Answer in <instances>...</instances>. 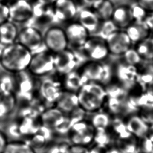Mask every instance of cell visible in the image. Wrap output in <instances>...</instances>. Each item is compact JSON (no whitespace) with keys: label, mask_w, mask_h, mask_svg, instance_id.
<instances>
[{"label":"cell","mask_w":153,"mask_h":153,"mask_svg":"<svg viewBox=\"0 0 153 153\" xmlns=\"http://www.w3.org/2000/svg\"><path fill=\"white\" fill-rule=\"evenodd\" d=\"M10 20L16 24L29 22L33 15V5L29 0H14L8 5Z\"/></svg>","instance_id":"obj_7"},{"label":"cell","mask_w":153,"mask_h":153,"mask_svg":"<svg viewBox=\"0 0 153 153\" xmlns=\"http://www.w3.org/2000/svg\"><path fill=\"white\" fill-rule=\"evenodd\" d=\"M111 21L118 29H126L134 21L131 5L121 4L116 6L112 15Z\"/></svg>","instance_id":"obj_17"},{"label":"cell","mask_w":153,"mask_h":153,"mask_svg":"<svg viewBox=\"0 0 153 153\" xmlns=\"http://www.w3.org/2000/svg\"><path fill=\"white\" fill-rule=\"evenodd\" d=\"M82 1L85 4L91 7V5H93L94 4H95V3L99 1L100 0H82Z\"/></svg>","instance_id":"obj_49"},{"label":"cell","mask_w":153,"mask_h":153,"mask_svg":"<svg viewBox=\"0 0 153 153\" xmlns=\"http://www.w3.org/2000/svg\"><path fill=\"white\" fill-rule=\"evenodd\" d=\"M122 56H123L124 62L133 66H137L143 60L135 49L132 47L127 50Z\"/></svg>","instance_id":"obj_36"},{"label":"cell","mask_w":153,"mask_h":153,"mask_svg":"<svg viewBox=\"0 0 153 153\" xmlns=\"http://www.w3.org/2000/svg\"><path fill=\"white\" fill-rule=\"evenodd\" d=\"M43 39L46 49L52 53H57L68 48L65 30L59 26L54 25L48 28L43 33Z\"/></svg>","instance_id":"obj_4"},{"label":"cell","mask_w":153,"mask_h":153,"mask_svg":"<svg viewBox=\"0 0 153 153\" xmlns=\"http://www.w3.org/2000/svg\"><path fill=\"white\" fill-rule=\"evenodd\" d=\"M109 149L104 146L94 144L92 147L89 149V153H108Z\"/></svg>","instance_id":"obj_44"},{"label":"cell","mask_w":153,"mask_h":153,"mask_svg":"<svg viewBox=\"0 0 153 153\" xmlns=\"http://www.w3.org/2000/svg\"><path fill=\"white\" fill-rule=\"evenodd\" d=\"M110 53L121 56L131 48L132 42L124 29H118L105 39Z\"/></svg>","instance_id":"obj_9"},{"label":"cell","mask_w":153,"mask_h":153,"mask_svg":"<svg viewBox=\"0 0 153 153\" xmlns=\"http://www.w3.org/2000/svg\"><path fill=\"white\" fill-rule=\"evenodd\" d=\"M7 142L8 139L5 133L0 130V153H3Z\"/></svg>","instance_id":"obj_46"},{"label":"cell","mask_w":153,"mask_h":153,"mask_svg":"<svg viewBox=\"0 0 153 153\" xmlns=\"http://www.w3.org/2000/svg\"><path fill=\"white\" fill-rule=\"evenodd\" d=\"M54 54L46 49L33 54L27 71L34 77L48 76L55 71Z\"/></svg>","instance_id":"obj_2"},{"label":"cell","mask_w":153,"mask_h":153,"mask_svg":"<svg viewBox=\"0 0 153 153\" xmlns=\"http://www.w3.org/2000/svg\"><path fill=\"white\" fill-rule=\"evenodd\" d=\"M144 22L147 25L151 33H153V12L149 13Z\"/></svg>","instance_id":"obj_47"},{"label":"cell","mask_w":153,"mask_h":153,"mask_svg":"<svg viewBox=\"0 0 153 153\" xmlns=\"http://www.w3.org/2000/svg\"><path fill=\"white\" fill-rule=\"evenodd\" d=\"M8 20H10L8 5L0 1V25Z\"/></svg>","instance_id":"obj_41"},{"label":"cell","mask_w":153,"mask_h":153,"mask_svg":"<svg viewBox=\"0 0 153 153\" xmlns=\"http://www.w3.org/2000/svg\"><path fill=\"white\" fill-rule=\"evenodd\" d=\"M33 53L18 42L3 47L0 65L4 70L13 74L27 70Z\"/></svg>","instance_id":"obj_1"},{"label":"cell","mask_w":153,"mask_h":153,"mask_svg":"<svg viewBox=\"0 0 153 153\" xmlns=\"http://www.w3.org/2000/svg\"><path fill=\"white\" fill-rule=\"evenodd\" d=\"M67 153H89V149L82 145H70Z\"/></svg>","instance_id":"obj_42"},{"label":"cell","mask_w":153,"mask_h":153,"mask_svg":"<svg viewBox=\"0 0 153 153\" xmlns=\"http://www.w3.org/2000/svg\"><path fill=\"white\" fill-rule=\"evenodd\" d=\"M153 81V71L147 68L142 72L139 73L137 77V82L143 85L145 88Z\"/></svg>","instance_id":"obj_40"},{"label":"cell","mask_w":153,"mask_h":153,"mask_svg":"<svg viewBox=\"0 0 153 153\" xmlns=\"http://www.w3.org/2000/svg\"><path fill=\"white\" fill-rule=\"evenodd\" d=\"M68 41V47L82 48L90 36L88 31L78 21L71 22L64 29Z\"/></svg>","instance_id":"obj_11"},{"label":"cell","mask_w":153,"mask_h":153,"mask_svg":"<svg viewBox=\"0 0 153 153\" xmlns=\"http://www.w3.org/2000/svg\"><path fill=\"white\" fill-rule=\"evenodd\" d=\"M126 124L128 131L139 140L146 137L149 132V125L140 116L133 115Z\"/></svg>","instance_id":"obj_24"},{"label":"cell","mask_w":153,"mask_h":153,"mask_svg":"<svg viewBox=\"0 0 153 153\" xmlns=\"http://www.w3.org/2000/svg\"><path fill=\"white\" fill-rule=\"evenodd\" d=\"M82 49L86 58L94 61H102L110 54L105 40L96 36L90 35Z\"/></svg>","instance_id":"obj_6"},{"label":"cell","mask_w":153,"mask_h":153,"mask_svg":"<svg viewBox=\"0 0 153 153\" xmlns=\"http://www.w3.org/2000/svg\"><path fill=\"white\" fill-rule=\"evenodd\" d=\"M108 153H123L122 152L120 151L119 149H117L115 147L109 148L108 149Z\"/></svg>","instance_id":"obj_50"},{"label":"cell","mask_w":153,"mask_h":153,"mask_svg":"<svg viewBox=\"0 0 153 153\" xmlns=\"http://www.w3.org/2000/svg\"><path fill=\"white\" fill-rule=\"evenodd\" d=\"M111 123L109 116L105 112L95 114L91 119V126L95 130L107 129L110 126Z\"/></svg>","instance_id":"obj_34"},{"label":"cell","mask_w":153,"mask_h":153,"mask_svg":"<svg viewBox=\"0 0 153 153\" xmlns=\"http://www.w3.org/2000/svg\"><path fill=\"white\" fill-rule=\"evenodd\" d=\"M84 83L95 82L107 84L111 77V69L101 61L91 62L85 64L81 73Z\"/></svg>","instance_id":"obj_3"},{"label":"cell","mask_w":153,"mask_h":153,"mask_svg":"<svg viewBox=\"0 0 153 153\" xmlns=\"http://www.w3.org/2000/svg\"><path fill=\"white\" fill-rule=\"evenodd\" d=\"M143 60H153V37H149L137 44L135 48Z\"/></svg>","instance_id":"obj_29"},{"label":"cell","mask_w":153,"mask_h":153,"mask_svg":"<svg viewBox=\"0 0 153 153\" xmlns=\"http://www.w3.org/2000/svg\"><path fill=\"white\" fill-rule=\"evenodd\" d=\"M16 79L15 96L17 100H31L34 88L32 76L27 70L14 74Z\"/></svg>","instance_id":"obj_13"},{"label":"cell","mask_w":153,"mask_h":153,"mask_svg":"<svg viewBox=\"0 0 153 153\" xmlns=\"http://www.w3.org/2000/svg\"><path fill=\"white\" fill-rule=\"evenodd\" d=\"M131 8L134 21L143 22L144 21L145 17L149 13L137 2L134 4L131 5Z\"/></svg>","instance_id":"obj_38"},{"label":"cell","mask_w":153,"mask_h":153,"mask_svg":"<svg viewBox=\"0 0 153 153\" xmlns=\"http://www.w3.org/2000/svg\"><path fill=\"white\" fill-rule=\"evenodd\" d=\"M115 7L111 0H100L91 6L101 21L111 19Z\"/></svg>","instance_id":"obj_26"},{"label":"cell","mask_w":153,"mask_h":153,"mask_svg":"<svg viewBox=\"0 0 153 153\" xmlns=\"http://www.w3.org/2000/svg\"><path fill=\"white\" fill-rule=\"evenodd\" d=\"M53 7L56 21L61 22H72L79 12L74 0H56Z\"/></svg>","instance_id":"obj_12"},{"label":"cell","mask_w":153,"mask_h":153,"mask_svg":"<svg viewBox=\"0 0 153 153\" xmlns=\"http://www.w3.org/2000/svg\"><path fill=\"white\" fill-rule=\"evenodd\" d=\"M33 5V15L31 19H35L36 22L44 24H49L56 21L53 5L42 4L38 2Z\"/></svg>","instance_id":"obj_21"},{"label":"cell","mask_w":153,"mask_h":153,"mask_svg":"<svg viewBox=\"0 0 153 153\" xmlns=\"http://www.w3.org/2000/svg\"><path fill=\"white\" fill-rule=\"evenodd\" d=\"M39 92L40 97L45 102L49 104L56 103L62 91L60 85L50 78L44 79L39 85Z\"/></svg>","instance_id":"obj_15"},{"label":"cell","mask_w":153,"mask_h":153,"mask_svg":"<svg viewBox=\"0 0 153 153\" xmlns=\"http://www.w3.org/2000/svg\"><path fill=\"white\" fill-rule=\"evenodd\" d=\"M139 116L146 123L151 126L153 124V103H149L140 108Z\"/></svg>","instance_id":"obj_37"},{"label":"cell","mask_w":153,"mask_h":153,"mask_svg":"<svg viewBox=\"0 0 153 153\" xmlns=\"http://www.w3.org/2000/svg\"><path fill=\"white\" fill-rule=\"evenodd\" d=\"M140 153H153V134L148 133L139 140L138 151Z\"/></svg>","instance_id":"obj_35"},{"label":"cell","mask_w":153,"mask_h":153,"mask_svg":"<svg viewBox=\"0 0 153 153\" xmlns=\"http://www.w3.org/2000/svg\"><path fill=\"white\" fill-rule=\"evenodd\" d=\"M139 72L137 66L126 64L125 62L118 64L117 75L122 87L128 91L131 89L137 82Z\"/></svg>","instance_id":"obj_14"},{"label":"cell","mask_w":153,"mask_h":153,"mask_svg":"<svg viewBox=\"0 0 153 153\" xmlns=\"http://www.w3.org/2000/svg\"><path fill=\"white\" fill-rule=\"evenodd\" d=\"M132 44H137L150 37L151 32L144 22L133 21L124 29Z\"/></svg>","instance_id":"obj_18"},{"label":"cell","mask_w":153,"mask_h":153,"mask_svg":"<svg viewBox=\"0 0 153 153\" xmlns=\"http://www.w3.org/2000/svg\"><path fill=\"white\" fill-rule=\"evenodd\" d=\"M118 29H118L111 19L102 21L97 31L92 36H96L105 40L110 35Z\"/></svg>","instance_id":"obj_33"},{"label":"cell","mask_w":153,"mask_h":153,"mask_svg":"<svg viewBox=\"0 0 153 153\" xmlns=\"http://www.w3.org/2000/svg\"><path fill=\"white\" fill-rule=\"evenodd\" d=\"M70 146L65 142L52 143L46 149V153H67Z\"/></svg>","instance_id":"obj_39"},{"label":"cell","mask_w":153,"mask_h":153,"mask_svg":"<svg viewBox=\"0 0 153 153\" xmlns=\"http://www.w3.org/2000/svg\"><path fill=\"white\" fill-rule=\"evenodd\" d=\"M78 22L85 27L90 35L97 31L102 21L91 7L82 8L77 13Z\"/></svg>","instance_id":"obj_16"},{"label":"cell","mask_w":153,"mask_h":153,"mask_svg":"<svg viewBox=\"0 0 153 153\" xmlns=\"http://www.w3.org/2000/svg\"><path fill=\"white\" fill-rule=\"evenodd\" d=\"M93 143L109 148L114 143V140L111 135L107 132V129H98L95 131Z\"/></svg>","instance_id":"obj_32"},{"label":"cell","mask_w":153,"mask_h":153,"mask_svg":"<svg viewBox=\"0 0 153 153\" xmlns=\"http://www.w3.org/2000/svg\"><path fill=\"white\" fill-rule=\"evenodd\" d=\"M64 76V86L65 91L77 93L85 84L81 73L75 70Z\"/></svg>","instance_id":"obj_28"},{"label":"cell","mask_w":153,"mask_h":153,"mask_svg":"<svg viewBox=\"0 0 153 153\" xmlns=\"http://www.w3.org/2000/svg\"><path fill=\"white\" fill-rule=\"evenodd\" d=\"M145 93L149 103H153V81L145 88Z\"/></svg>","instance_id":"obj_45"},{"label":"cell","mask_w":153,"mask_h":153,"mask_svg":"<svg viewBox=\"0 0 153 153\" xmlns=\"http://www.w3.org/2000/svg\"><path fill=\"white\" fill-rule=\"evenodd\" d=\"M137 2L147 12H153V0H137Z\"/></svg>","instance_id":"obj_43"},{"label":"cell","mask_w":153,"mask_h":153,"mask_svg":"<svg viewBox=\"0 0 153 153\" xmlns=\"http://www.w3.org/2000/svg\"><path fill=\"white\" fill-rule=\"evenodd\" d=\"M79 107L85 112H94L100 110L104 101L95 96L80 90L77 93Z\"/></svg>","instance_id":"obj_23"},{"label":"cell","mask_w":153,"mask_h":153,"mask_svg":"<svg viewBox=\"0 0 153 153\" xmlns=\"http://www.w3.org/2000/svg\"><path fill=\"white\" fill-rule=\"evenodd\" d=\"M16 85L14 74L5 71L0 73V95H14L16 91Z\"/></svg>","instance_id":"obj_27"},{"label":"cell","mask_w":153,"mask_h":153,"mask_svg":"<svg viewBox=\"0 0 153 153\" xmlns=\"http://www.w3.org/2000/svg\"><path fill=\"white\" fill-rule=\"evenodd\" d=\"M17 42L33 54L46 49L44 46L43 33L33 26H27L19 31Z\"/></svg>","instance_id":"obj_5"},{"label":"cell","mask_w":153,"mask_h":153,"mask_svg":"<svg viewBox=\"0 0 153 153\" xmlns=\"http://www.w3.org/2000/svg\"><path fill=\"white\" fill-rule=\"evenodd\" d=\"M81 90L91 94L105 102L107 98L106 89L100 83L88 82L84 84Z\"/></svg>","instance_id":"obj_31"},{"label":"cell","mask_w":153,"mask_h":153,"mask_svg":"<svg viewBox=\"0 0 153 153\" xmlns=\"http://www.w3.org/2000/svg\"><path fill=\"white\" fill-rule=\"evenodd\" d=\"M65 114L56 107L46 110L41 114L42 126L54 130L64 121Z\"/></svg>","instance_id":"obj_22"},{"label":"cell","mask_w":153,"mask_h":153,"mask_svg":"<svg viewBox=\"0 0 153 153\" xmlns=\"http://www.w3.org/2000/svg\"><path fill=\"white\" fill-rule=\"evenodd\" d=\"M19 28L16 23L8 20L0 25V45L5 47L17 42Z\"/></svg>","instance_id":"obj_19"},{"label":"cell","mask_w":153,"mask_h":153,"mask_svg":"<svg viewBox=\"0 0 153 153\" xmlns=\"http://www.w3.org/2000/svg\"><path fill=\"white\" fill-rule=\"evenodd\" d=\"M17 104L15 95H0V122L5 121L14 111Z\"/></svg>","instance_id":"obj_25"},{"label":"cell","mask_w":153,"mask_h":153,"mask_svg":"<svg viewBox=\"0 0 153 153\" xmlns=\"http://www.w3.org/2000/svg\"><path fill=\"white\" fill-rule=\"evenodd\" d=\"M3 153H36L35 149L22 140L10 141L6 144Z\"/></svg>","instance_id":"obj_30"},{"label":"cell","mask_w":153,"mask_h":153,"mask_svg":"<svg viewBox=\"0 0 153 153\" xmlns=\"http://www.w3.org/2000/svg\"><path fill=\"white\" fill-rule=\"evenodd\" d=\"M56 1V0H36L37 2H39L42 4L51 5H53Z\"/></svg>","instance_id":"obj_48"},{"label":"cell","mask_w":153,"mask_h":153,"mask_svg":"<svg viewBox=\"0 0 153 153\" xmlns=\"http://www.w3.org/2000/svg\"><path fill=\"white\" fill-rule=\"evenodd\" d=\"M56 108L64 114H68L79 107L77 93L62 91L56 102Z\"/></svg>","instance_id":"obj_20"},{"label":"cell","mask_w":153,"mask_h":153,"mask_svg":"<svg viewBox=\"0 0 153 153\" xmlns=\"http://www.w3.org/2000/svg\"><path fill=\"white\" fill-rule=\"evenodd\" d=\"M0 46H1V45H0Z\"/></svg>","instance_id":"obj_53"},{"label":"cell","mask_w":153,"mask_h":153,"mask_svg":"<svg viewBox=\"0 0 153 153\" xmlns=\"http://www.w3.org/2000/svg\"><path fill=\"white\" fill-rule=\"evenodd\" d=\"M72 144L87 146L93 143L95 130L93 126L82 121L73 124L70 131Z\"/></svg>","instance_id":"obj_8"},{"label":"cell","mask_w":153,"mask_h":153,"mask_svg":"<svg viewBox=\"0 0 153 153\" xmlns=\"http://www.w3.org/2000/svg\"><path fill=\"white\" fill-rule=\"evenodd\" d=\"M54 57L55 71L62 75L74 71L79 63V58L76 54L68 48L54 54Z\"/></svg>","instance_id":"obj_10"},{"label":"cell","mask_w":153,"mask_h":153,"mask_svg":"<svg viewBox=\"0 0 153 153\" xmlns=\"http://www.w3.org/2000/svg\"><path fill=\"white\" fill-rule=\"evenodd\" d=\"M139 153V152H137V153Z\"/></svg>","instance_id":"obj_52"},{"label":"cell","mask_w":153,"mask_h":153,"mask_svg":"<svg viewBox=\"0 0 153 153\" xmlns=\"http://www.w3.org/2000/svg\"><path fill=\"white\" fill-rule=\"evenodd\" d=\"M149 133L153 134V124L149 126Z\"/></svg>","instance_id":"obj_51"}]
</instances>
